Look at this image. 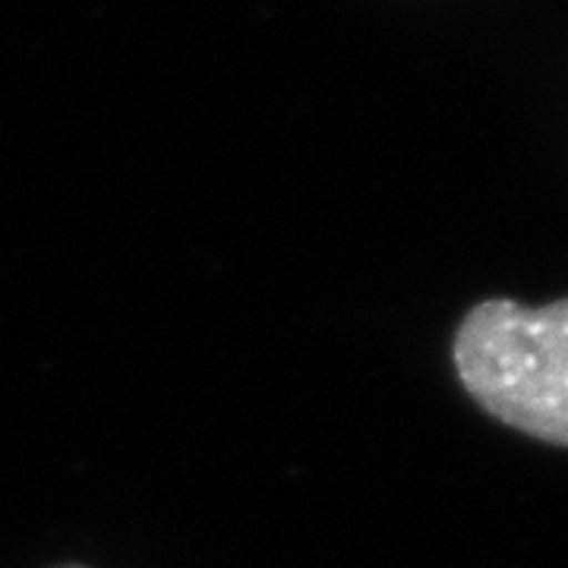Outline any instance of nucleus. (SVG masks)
Segmentation results:
<instances>
[{
	"label": "nucleus",
	"mask_w": 568,
	"mask_h": 568,
	"mask_svg": "<svg viewBox=\"0 0 568 568\" xmlns=\"http://www.w3.org/2000/svg\"><path fill=\"white\" fill-rule=\"evenodd\" d=\"M452 361L465 392L499 424L568 446V301H484L455 332Z\"/></svg>",
	"instance_id": "1"
},
{
	"label": "nucleus",
	"mask_w": 568,
	"mask_h": 568,
	"mask_svg": "<svg viewBox=\"0 0 568 568\" xmlns=\"http://www.w3.org/2000/svg\"><path fill=\"white\" fill-rule=\"evenodd\" d=\"M70 568H77V566H70Z\"/></svg>",
	"instance_id": "2"
}]
</instances>
